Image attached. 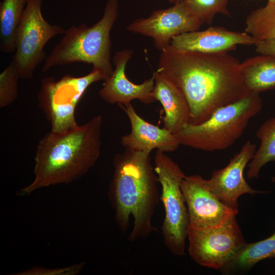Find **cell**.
Returning a JSON list of instances; mask_svg holds the SVG:
<instances>
[{"label":"cell","mask_w":275,"mask_h":275,"mask_svg":"<svg viewBox=\"0 0 275 275\" xmlns=\"http://www.w3.org/2000/svg\"><path fill=\"white\" fill-rule=\"evenodd\" d=\"M241 74L249 92L260 93L275 89V56L261 54L240 63Z\"/></svg>","instance_id":"17"},{"label":"cell","mask_w":275,"mask_h":275,"mask_svg":"<svg viewBox=\"0 0 275 275\" xmlns=\"http://www.w3.org/2000/svg\"><path fill=\"white\" fill-rule=\"evenodd\" d=\"M20 78L17 69L11 61L0 74V107L11 105L18 95L17 84Z\"/></svg>","instance_id":"23"},{"label":"cell","mask_w":275,"mask_h":275,"mask_svg":"<svg viewBox=\"0 0 275 275\" xmlns=\"http://www.w3.org/2000/svg\"><path fill=\"white\" fill-rule=\"evenodd\" d=\"M170 2L172 3V0H168Z\"/></svg>","instance_id":"28"},{"label":"cell","mask_w":275,"mask_h":275,"mask_svg":"<svg viewBox=\"0 0 275 275\" xmlns=\"http://www.w3.org/2000/svg\"><path fill=\"white\" fill-rule=\"evenodd\" d=\"M119 106L127 115L131 126L130 132L121 138L122 146L139 151L151 153L156 149L166 153L175 151L181 145L171 131L143 119L131 103Z\"/></svg>","instance_id":"15"},{"label":"cell","mask_w":275,"mask_h":275,"mask_svg":"<svg viewBox=\"0 0 275 275\" xmlns=\"http://www.w3.org/2000/svg\"><path fill=\"white\" fill-rule=\"evenodd\" d=\"M132 53L133 51L130 49H123L115 53L113 59L115 66L113 72L104 80L98 92L99 97L106 102L125 105L138 99L143 103L149 104L156 101L153 96L155 84L153 74L140 84L131 82L127 77L126 66Z\"/></svg>","instance_id":"13"},{"label":"cell","mask_w":275,"mask_h":275,"mask_svg":"<svg viewBox=\"0 0 275 275\" xmlns=\"http://www.w3.org/2000/svg\"><path fill=\"white\" fill-rule=\"evenodd\" d=\"M154 168L161 185L160 200L164 210L161 227L164 244L172 254L183 256L189 216L181 184L186 175L177 162L159 150L154 155Z\"/></svg>","instance_id":"6"},{"label":"cell","mask_w":275,"mask_h":275,"mask_svg":"<svg viewBox=\"0 0 275 275\" xmlns=\"http://www.w3.org/2000/svg\"><path fill=\"white\" fill-rule=\"evenodd\" d=\"M255 45L259 54L275 56V39L259 41Z\"/></svg>","instance_id":"25"},{"label":"cell","mask_w":275,"mask_h":275,"mask_svg":"<svg viewBox=\"0 0 275 275\" xmlns=\"http://www.w3.org/2000/svg\"><path fill=\"white\" fill-rule=\"evenodd\" d=\"M245 32L257 42L275 39V6L266 4L252 11L246 18Z\"/></svg>","instance_id":"21"},{"label":"cell","mask_w":275,"mask_h":275,"mask_svg":"<svg viewBox=\"0 0 275 275\" xmlns=\"http://www.w3.org/2000/svg\"><path fill=\"white\" fill-rule=\"evenodd\" d=\"M275 258V232L267 238L246 243L239 253L220 270L223 274L247 271L260 261Z\"/></svg>","instance_id":"18"},{"label":"cell","mask_w":275,"mask_h":275,"mask_svg":"<svg viewBox=\"0 0 275 275\" xmlns=\"http://www.w3.org/2000/svg\"><path fill=\"white\" fill-rule=\"evenodd\" d=\"M153 74L155 78L153 96L160 102L164 111L163 127L175 134L189 123L188 103L181 91L170 79L157 71Z\"/></svg>","instance_id":"16"},{"label":"cell","mask_w":275,"mask_h":275,"mask_svg":"<svg viewBox=\"0 0 275 275\" xmlns=\"http://www.w3.org/2000/svg\"><path fill=\"white\" fill-rule=\"evenodd\" d=\"M260 94L250 92L242 99L218 108L205 121L186 124L175 135L181 145L196 149L212 152L227 149L261 110Z\"/></svg>","instance_id":"5"},{"label":"cell","mask_w":275,"mask_h":275,"mask_svg":"<svg viewBox=\"0 0 275 275\" xmlns=\"http://www.w3.org/2000/svg\"><path fill=\"white\" fill-rule=\"evenodd\" d=\"M190 257L199 265L221 270L246 243L236 217L224 225L209 229H188Z\"/></svg>","instance_id":"9"},{"label":"cell","mask_w":275,"mask_h":275,"mask_svg":"<svg viewBox=\"0 0 275 275\" xmlns=\"http://www.w3.org/2000/svg\"><path fill=\"white\" fill-rule=\"evenodd\" d=\"M256 148V144L246 141L225 167L214 170L210 179H205L210 190L229 207L237 209L238 199L243 194L265 193L253 189L244 177V169L254 157Z\"/></svg>","instance_id":"12"},{"label":"cell","mask_w":275,"mask_h":275,"mask_svg":"<svg viewBox=\"0 0 275 275\" xmlns=\"http://www.w3.org/2000/svg\"><path fill=\"white\" fill-rule=\"evenodd\" d=\"M271 181L273 183H275V176L272 177Z\"/></svg>","instance_id":"27"},{"label":"cell","mask_w":275,"mask_h":275,"mask_svg":"<svg viewBox=\"0 0 275 275\" xmlns=\"http://www.w3.org/2000/svg\"><path fill=\"white\" fill-rule=\"evenodd\" d=\"M150 153L125 148L113 159L114 173L108 197L120 230L125 232L132 218L130 241L146 238L157 231L152 220L160 200L159 182Z\"/></svg>","instance_id":"3"},{"label":"cell","mask_w":275,"mask_h":275,"mask_svg":"<svg viewBox=\"0 0 275 275\" xmlns=\"http://www.w3.org/2000/svg\"><path fill=\"white\" fill-rule=\"evenodd\" d=\"M43 2L28 0L17 28L12 61L21 79L32 78L36 69L47 57L45 45L52 38L65 32L62 26L51 24L44 19L41 10Z\"/></svg>","instance_id":"7"},{"label":"cell","mask_w":275,"mask_h":275,"mask_svg":"<svg viewBox=\"0 0 275 275\" xmlns=\"http://www.w3.org/2000/svg\"><path fill=\"white\" fill-rule=\"evenodd\" d=\"M28 0H3L0 5V50L15 52L17 26Z\"/></svg>","instance_id":"19"},{"label":"cell","mask_w":275,"mask_h":275,"mask_svg":"<svg viewBox=\"0 0 275 275\" xmlns=\"http://www.w3.org/2000/svg\"><path fill=\"white\" fill-rule=\"evenodd\" d=\"M202 24L183 3L177 2L171 7L154 11L148 17L136 19L126 30L152 38L155 47L161 51L170 45L175 37L199 30Z\"/></svg>","instance_id":"11"},{"label":"cell","mask_w":275,"mask_h":275,"mask_svg":"<svg viewBox=\"0 0 275 275\" xmlns=\"http://www.w3.org/2000/svg\"><path fill=\"white\" fill-rule=\"evenodd\" d=\"M84 266V263L73 265L68 267L56 268L45 269L40 267H34L31 269L23 271L18 274L22 275H69L78 273Z\"/></svg>","instance_id":"24"},{"label":"cell","mask_w":275,"mask_h":275,"mask_svg":"<svg viewBox=\"0 0 275 275\" xmlns=\"http://www.w3.org/2000/svg\"><path fill=\"white\" fill-rule=\"evenodd\" d=\"M267 4L275 6V0H268Z\"/></svg>","instance_id":"26"},{"label":"cell","mask_w":275,"mask_h":275,"mask_svg":"<svg viewBox=\"0 0 275 275\" xmlns=\"http://www.w3.org/2000/svg\"><path fill=\"white\" fill-rule=\"evenodd\" d=\"M256 136L260 145L248 165L246 176L249 179L258 178L264 165L270 161L275 162V117L264 122L258 128Z\"/></svg>","instance_id":"20"},{"label":"cell","mask_w":275,"mask_h":275,"mask_svg":"<svg viewBox=\"0 0 275 275\" xmlns=\"http://www.w3.org/2000/svg\"><path fill=\"white\" fill-rule=\"evenodd\" d=\"M230 0H172V3H183L203 23L211 24L217 14L230 16L228 4Z\"/></svg>","instance_id":"22"},{"label":"cell","mask_w":275,"mask_h":275,"mask_svg":"<svg viewBox=\"0 0 275 275\" xmlns=\"http://www.w3.org/2000/svg\"><path fill=\"white\" fill-rule=\"evenodd\" d=\"M257 41L245 32H236L221 26H212L173 38L170 46L183 51L206 53L228 52L238 45H255Z\"/></svg>","instance_id":"14"},{"label":"cell","mask_w":275,"mask_h":275,"mask_svg":"<svg viewBox=\"0 0 275 275\" xmlns=\"http://www.w3.org/2000/svg\"><path fill=\"white\" fill-rule=\"evenodd\" d=\"M181 188L186 202L189 228L205 230L221 226L238 213L237 209L228 207L208 188L200 175L185 176Z\"/></svg>","instance_id":"10"},{"label":"cell","mask_w":275,"mask_h":275,"mask_svg":"<svg viewBox=\"0 0 275 275\" xmlns=\"http://www.w3.org/2000/svg\"><path fill=\"white\" fill-rule=\"evenodd\" d=\"M102 116L63 132L50 131L39 142L34 157V178L21 189L28 195L42 188L67 184L87 173L101 151Z\"/></svg>","instance_id":"2"},{"label":"cell","mask_w":275,"mask_h":275,"mask_svg":"<svg viewBox=\"0 0 275 275\" xmlns=\"http://www.w3.org/2000/svg\"><path fill=\"white\" fill-rule=\"evenodd\" d=\"M104 80L99 71L93 69L80 77L66 75L57 81L51 77L42 79L38 99L51 131L63 132L77 126L75 113L78 102L91 84Z\"/></svg>","instance_id":"8"},{"label":"cell","mask_w":275,"mask_h":275,"mask_svg":"<svg viewBox=\"0 0 275 275\" xmlns=\"http://www.w3.org/2000/svg\"><path fill=\"white\" fill-rule=\"evenodd\" d=\"M118 15V0H107L102 17L94 24L89 26L82 23L65 30L44 61L42 72L58 66L81 62L92 65V69L99 71L104 81L114 70L110 32Z\"/></svg>","instance_id":"4"},{"label":"cell","mask_w":275,"mask_h":275,"mask_svg":"<svg viewBox=\"0 0 275 275\" xmlns=\"http://www.w3.org/2000/svg\"><path fill=\"white\" fill-rule=\"evenodd\" d=\"M240 66L228 52L183 51L170 45L160 51L156 71L182 93L189 108V123L197 125L249 94Z\"/></svg>","instance_id":"1"}]
</instances>
